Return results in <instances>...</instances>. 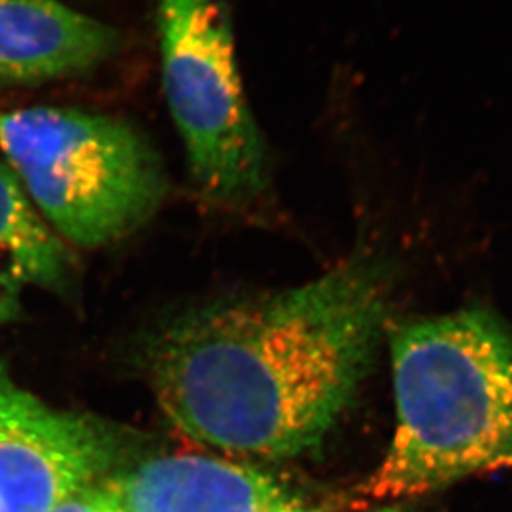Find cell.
<instances>
[{"mask_svg":"<svg viewBox=\"0 0 512 512\" xmlns=\"http://www.w3.org/2000/svg\"><path fill=\"white\" fill-rule=\"evenodd\" d=\"M386 281L353 260L288 290L188 311L148 348L158 404L225 453L296 458L330 433L370 368Z\"/></svg>","mask_w":512,"mask_h":512,"instance_id":"obj_1","label":"cell"},{"mask_svg":"<svg viewBox=\"0 0 512 512\" xmlns=\"http://www.w3.org/2000/svg\"><path fill=\"white\" fill-rule=\"evenodd\" d=\"M120 512H268L285 501L266 474L202 454H170L102 481Z\"/></svg>","mask_w":512,"mask_h":512,"instance_id":"obj_6","label":"cell"},{"mask_svg":"<svg viewBox=\"0 0 512 512\" xmlns=\"http://www.w3.org/2000/svg\"><path fill=\"white\" fill-rule=\"evenodd\" d=\"M128 441L94 416L55 409L0 363V512H52L120 469Z\"/></svg>","mask_w":512,"mask_h":512,"instance_id":"obj_5","label":"cell"},{"mask_svg":"<svg viewBox=\"0 0 512 512\" xmlns=\"http://www.w3.org/2000/svg\"><path fill=\"white\" fill-rule=\"evenodd\" d=\"M380 512H408V511H403V509H398V508H386Z\"/></svg>","mask_w":512,"mask_h":512,"instance_id":"obj_12","label":"cell"},{"mask_svg":"<svg viewBox=\"0 0 512 512\" xmlns=\"http://www.w3.org/2000/svg\"><path fill=\"white\" fill-rule=\"evenodd\" d=\"M396 426L363 494L421 498L512 466V335L486 311L399 326L391 340Z\"/></svg>","mask_w":512,"mask_h":512,"instance_id":"obj_2","label":"cell"},{"mask_svg":"<svg viewBox=\"0 0 512 512\" xmlns=\"http://www.w3.org/2000/svg\"><path fill=\"white\" fill-rule=\"evenodd\" d=\"M119 47L117 30L59 0H0V89L85 74Z\"/></svg>","mask_w":512,"mask_h":512,"instance_id":"obj_7","label":"cell"},{"mask_svg":"<svg viewBox=\"0 0 512 512\" xmlns=\"http://www.w3.org/2000/svg\"><path fill=\"white\" fill-rule=\"evenodd\" d=\"M52 512H120V509L99 483L74 494Z\"/></svg>","mask_w":512,"mask_h":512,"instance_id":"obj_9","label":"cell"},{"mask_svg":"<svg viewBox=\"0 0 512 512\" xmlns=\"http://www.w3.org/2000/svg\"><path fill=\"white\" fill-rule=\"evenodd\" d=\"M268 512H318V511H308V509L300 508V506H296V504L290 503L288 499H285L283 503L278 504L275 508L271 509Z\"/></svg>","mask_w":512,"mask_h":512,"instance_id":"obj_11","label":"cell"},{"mask_svg":"<svg viewBox=\"0 0 512 512\" xmlns=\"http://www.w3.org/2000/svg\"><path fill=\"white\" fill-rule=\"evenodd\" d=\"M0 255L19 283L60 290L69 285L72 260L60 238L30 202L12 168L0 163Z\"/></svg>","mask_w":512,"mask_h":512,"instance_id":"obj_8","label":"cell"},{"mask_svg":"<svg viewBox=\"0 0 512 512\" xmlns=\"http://www.w3.org/2000/svg\"><path fill=\"white\" fill-rule=\"evenodd\" d=\"M19 281L0 270V325L14 320L19 313Z\"/></svg>","mask_w":512,"mask_h":512,"instance_id":"obj_10","label":"cell"},{"mask_svg":"<svg viewBox=\"0 0 512 512\" xmlns=\"http://www.w3.org/2000/svg\"><path fill=\"white\" fill-rule=\"evenodd\" d=\"M163 90L207 202L242 207L268 183L265 138L243 90L222 0H158Z\"/></svg>","mask_w":512,"mask_h":512,"instance_id":"obj_4","label":"cell"},{"mask_svg":"<svg viewBox=\"0 0 512 512\" xmlns=\"http://www.w3.org/2000/svg\"><path fill=\"white\" fill-rule=\"evenodd\" d=\"M0 148L30 202L79 247H105L137 232L167 192L157 150L112 115L14 110L0 115Z\"/></svg>","mask_w":512,"mask_h":512,"instance_id":"obj_3","label":"cell"}]
</instances>
